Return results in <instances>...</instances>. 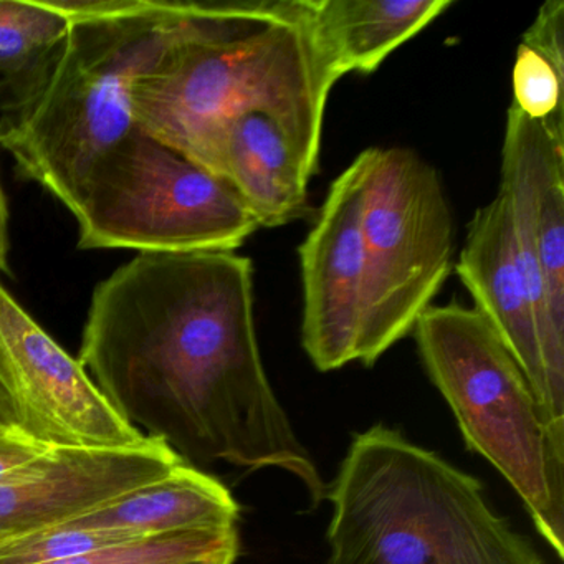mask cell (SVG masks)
<instances>
[{"instance_id":"ac0fdd59","label":"cell","mask_w":564,"mask_h":564,"mask_svg":"<svg viewBox=\"0 0 564 564\" xmlns=\"http://www.w3.org/2000/svg\"><path fill=\"white\" fill-rule=\"evenodd\" d=\"M141 540L121 531L82 530L64 523L0 536V564H47L100 547Z\"/></svg>"},{"instance_id":"5bb4252c","label":"cell","mask_w":564,"mask_h":564,"mask_svg":"<svg viewBox=\"0 0 564 564\" xmlns=\"http://www.w3.org/2000/svg\"><path fill=\"white\" fill-rule=\"evenodd\" d=\"M240 507L223 481L194 465L130 491L67 524L82 530L121 531L140 538L194 530L236 528Z\"/></svg>"},{"instance_id":"7c38bea8","label":"cell","mask_w":564,"mask_h":564,"mask_svg":"<svg viewBox=\"0 0 564 564\" xmlns=\"http://www.w3.org/2000/svg\"><path fill=\"white\" fill-rule=\"evenodd\" d=\"M160 438L121 448H47L0 484V536L68 523L173 474Z\"/></svg>"},{"instance_id":"4fadbf2b","label":"cell","mask_w":564,"mask_h":564,"mask_svg":"<svg viewBox=\"0 0 564 564\" xmlns=\"http://www.w3.org/2000/svg\"><path fill=\"white\" fill-rule=\"evenodd\" d=\"M206 171L236 191L260 229L286 226L308 209L312 177L282 128L265 115H243L227 123Z\"/></svg>"},{"instance_id":"603a6c76","label":"cell","mask_w":564,"mask_h":564,"mask_svg":"<svg viewBox=\"0 0 564 564\" xmlns=\"http://www.w3.org/2000/svg\"><path fill=\"white\" fill-rule=\"evenodd\" d=\"M14 424H12L11 411H9L8 401H6L4 394L0 391V437L14 432Z\"/></svg>"},{"instance_id":"ba28073f","label":"cell","mask_w":564,"mask_h":564,"mask_svg":"<svg viewBox=\"0 0 564 564\" xmlns=\"http://www.w3.org/2000/svg\"><path fill=\"white\" fill-rule=\"evenodd\" d=\"M0 391L15 431L44 448L134 447L148 438L2 282Z\"/></svg>"},{"instance_id":"2e32d148","label":"cell","mask_w":564,"mask_h":564,"mask_svg":"<svg viewBox=\"0 0 564 564\" xmlns=\"http://www.w3.org/2000/svg\"><path fill=\"white\" fill-rule=\"evenodd\" d=\"M68 25L67 15L52 0H0V95L8 101L6 118L37 90Z\"/></svg>"},{"instance_id":"52a82bcc","label":"cell","mask_w":564,"mask_h":564,"mask_svg":"<svg viewBox=\"0 0 564 564\" xmlns=\"http://www.w3.org/2000/svg\"><path fill=\"white\" fill-rule=\"evenodd\" d=\"M368 290L358 361L411 335L451 275L454 227L437 171L408 148H376L362 207Z\"/></svg>"},{"instance_id":"e0dca14e","label":"cell","mask_w":564,"mask_h":564,"mask_svg":"<svg viewBox=\"0 0 564 564\" xmlns=\"http://www.w3.org/2000/svg\"><path fill=\"white\" fill-rule=\"evenodd\" d=\"M226 551H239L237 528L141 538L47 564H183Z\"/></svg>"},{"instance_id":"8992f818","label":"cell","mask_w":564,"mask_h":564,"mask_svg":"<svg viewBox=\"0 0 564 564\" xmlns=\"http://www.w3.org/2000/svg\"><path fill=\"white\" fill-rule=\"evenodd\" d=\"M74 216L84 250L236 252L260 229L229 184L140 128L95 164Z\"/></svg>"},{"instance_id":"9a60e30c","label":"cell","mask_w":564,"mask_h":564,"mask_svg":"<svg viewBox=\"0 0 564 564\" xmlns=\"http://www.w3.org/2000/svg\"><path fill=\"white\" fill-rule=\"evenodd\" d=\"M454 0H312L319 47L339 78L372 74L405 42L441 18Z\"/></svg>"},{"instance_id":"277c9868","label":"cell","mask_w":564,"mask_h":564,"mask_svg":"<svg viewBox=\"0 0 564 564\" xmlns=\"http://www.w3.org/2000/svg\"><path fill=\"white\" fill-rule=\"evenodd\" d=\"M325 498L328 564H544L478 478L384 424L355 434Z\"/></svg>"},{"instance_id":"6da1fadb","label":"cell","mask_w":564,"mask_h":564,"mask_svg":"<svg viewBox=\"0 0 564 564\" xmlns=\"http://www.w3.org/2000/svg\"><path fill=\"white\" fill-rule=\"evenodd\" d=\"M78 361L115 409L186 464L326 484L267 378L253 267L234 250L138 253L98 283Z\"/></svg>"},{"instance_id":"8fae6325","label":"cell","mask_w":564,"mask_h":564,"mask_svg":"<svg viewBox=\"0 0 564 564\" xmlns=\"http://www.w3.org/2000/svg\"><path fill=\"white\" fill-rule=\"evenodd\" d=\"M500 171L541 323L564 355V123H538L511 104Z\"/></svg>"},{"instance_id":"3957f363","label":"cell","mask_w":564,"mask_h":564,"mask_svg":"<svg viewBox=\"0 0 564 564\" xmlns=\"http://www.w3.org/2000/svg\"><path fill=\"white\" fill-rule=\"evenodd\" d=\"M52 4L70 21L67 37L37 90L0 121V147L75 214L95 164L137 128L131 85L199 18L203 2Z\"/></svg>"},{"instance_id":"d6986e66","label":"cell","mask_w":564,"mask_h":564,"mask_svg":"<svg viewBox=\"0 0 564 564\" xmlns=\"http://www.w3.org/2000/svg\"><path fill=\"white\" fill-rule=\"evenodd\" d=\"M564 67L521 44L513 65V101L511 104L538 123L564 121Z\"/></svg>"},{"instance_id":"ffe728a7","label":"cell","mask_w":564,"mask_h":564,"mask_svg":"<svg viewBox=\"0 0 564 564\" xmlns=\"http://www.w3.org/2000/svg\"><path fill=\"white\" fill-rule=\"evenodd\" d=\"M521 44L540 52L556 65L564 67V2L547 0L538 11Z\"/></svg>"},{"instance_id":"9c48e42d","label":"cell","mask_w":564,"mask_h":564,"mask_svg":"<svg viewBox=\"0 0 564 564\" xmlns=\"http://www.w3.org/2000/svg\"><path fill=\"white\" fill-rule=\"evenodd\" d=\"M375 156L376 148L362 151L333 181L300 247L302 345L322 372L358 361L368 290L362 207Z\"/></svg>"},{"instance_id":"7402d4cb","label":"cell","mask_w":564,"mask_h":564,"mask_svg":"<svg viewBox=\"0 0 564 564\" xmlns=\"http://www.w3.org/2000/svg\"><path fill=\"white\" fill-rule=\"evenodd\" d=\"M239 551H226V553L214 554V556L200 557V560L187 561L183 564H234Z\"/></svg>"},{"instance_id":"5b68a950","label":"cell","mask_w":564,"mask_h":564,"mask_svg":"<svg viewBox=\"0 0 564 564\" xmlns=\"http://www.w3.org/2000/svg\"><path fill=\"white\" fill-rule=\"evenodd\" d=\"M412 333L468 451L507 478L563 560L564 431L544 414L517 359L477 310L455 302L429 306Z\"/></svg>"},{"instance_id":"30bf717a","label":"cell","mask_w":564,"mask_h":564,"mask_svg":"<svg viewBox=\"0 0 564 564\" xmlns=\"http://www.w3.org/2000/svg\"><path fill=\"white\" fill-rule=\"evenodd\" d=\"M455 272L474 308L517 359L551 424L564 431V355L544 332L518 256L510 203L500 187L468 223Z\"/></svg>"},{"instance_id":"7a4b0ae2","label":"cell","mask_w":564,"mask_h":564,"mask_svg":"<svg viewBox=\"0 0 564 564\" xmlns=\"http://www.w3.org/2000/svg\"><path fill=\"white\" fill-rule=\"evenodd\" d=\"M338 80L313 31L312 0L203 2L131 85V110L137 128L204 170L227 123L265 115L313 177Z\"/></svg>"},{"instance_id":"44dd1931","label":"cell","mask_w":564,"mask_h":564,"mask_svg":"<svg viewBox=\"0 0 564 564\" xmlns=\"http://www.w3.org/2000/svg\"><path fill=\"white\" fill-rule=\"evenodd\" d=\"M9 257V213L4 193L0 186V273L8 272Z\"/></svg>"}]
</instances>
